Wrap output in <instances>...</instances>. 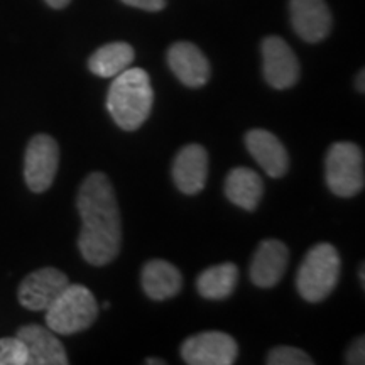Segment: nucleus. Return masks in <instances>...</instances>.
I'll list each match as a JSON object with an SVG mask.
<instances>
[{
  "label": "nucleus",
  "mask_w": 365,
  "mask_h": 365,
  "mask_svg": "<svg viewBox=\"0 0 365 365\" xmlns=\"http://www.w3.org/2000/svg\"><path fill=\"white\" fill-rule=\"evenodd\" d=\"M261 51L264 78L272 88H291L299 80V61L284 39L269 36L262 41Z\"/></svg>",
  "instance_id": "obj_8"
},
{
  "label": "nucleus",
  "mask_w": 365,
  "mask_h": 365,
  "mask_svg": "<svg viewBox=\"0 0 365 365\" xmlns=\"http://www.w3.org/2000/svg\"><path fill=\"white\" fill-rule=\"evenodd\" d=\"M225 195L237 207L252 212L262 200V178L249 168H234L227 175Z\"/></svg>",
  "instance_id": "obj_17"
},
{
  "label": "nucleus",
  "mask_w": 365,
  "mask_h": 365,
  "mask_svg": "<svg viewBox=\"0 0 365 365\" xmlns=\"http://www.w3.org/2000/svg\"><path fill=\"white\" fill-rule=\"evenodd\" d=\"M17 339L26 346V365H66L65 346L53 330L39 325H26L17 330Z\"/></svg>",
  "instance_id": "obj_12"
},
{
  "label": "nucleus",
  "mask_w": 365,
  "mask_h": 365,
  "mask_svg": "<svg viewBox=\"0 0 365 365\" xmlns=\"http://www.w3.org/2000/svg\"><path fill=\"white\" fill-rule=\"evenodd\" d=\"M97 317L98 303L88 287L68 284L46 309V325L59 335H73L90 328Z\"/></svg>",
  "instance_id": "obj_4"
},
{
  "label": "nucleus",
  "mask_w": 365,
  "mask_h": 365,
  "mask_svg": "<svg viewBox=\"0 0 365 365\" xmlns=\"http://www.w3.org/2000/svg\"><path fill=\"white\" fill-rule=\"evenodd\" d=\"M140 284L144 293L154 301L175 298L182 287V276L180 269L171 262L154 259L145 264L140 272Z\"/></svg>",
  "instance_id": "obj_16"
},
{
  "label": "nucleus",
  "mask_w": 365,
  "mask_h": 365,
  "mask_svg": "<svg viewBox=\"0 0 365 365\" xmlns=\"http://www.w3.org/2000/svg\"><path fill=\"white\" fill-rule=\"evenodd\" d=\"M208 154L200 144L185 145L173 163V180L185 195L200 193L207 185Z\"/></svg>",
  "instance_id": "obj_13"
},
{
  "label": "nucleus",
  "mask_w": 365,
  "mask_h": 365,
  "mask_svg": "<svg viewBox=\"0 0 365 365\" xmlns=\"http://www.w3.org/2000/svg\"><path fill=\"white\" fill-rule=\"evenodd\" d=\"M76 208L81 217V255L91 266H107L120 252L122 222L115 191L103 173H91L85 178Z\"/></svg>",
  "instance_id": "obj_1"
},
{
  "label": "nucleus",
  "mask_w": 365,
  "mask_h": 365,
  "mask_svg": "<svg viewBox=\"0 0 365 365\" xmlns=\"http://www.w3.org/2000/svg\"><path fill=\"white\" fill-rule=\"evenodd\" d=\"M287 262H289V250L286 244L277 239L264 240L259 244L250 262V279L262 289L274 287L284 276Z\"/></svg>",
  "instance_id": "obj_11"
},
{
  "label": "nucleus",
  "mask_w": 365,
  "mask_h": 365,
  "mask_svg": "<svg viewBox=\"0 0 365 365\" xmlns=\"http://www.w3.org/2000/svg\"><path fill=\"white\" fill-rule=\"evenodd\" d=\"M153 103V85L143 68H127L113 76L107 95V108L120 129H139L150 115Z\"/></svg>",
  "instance_id": "obj_2"
},
{
  "label": "nucleus",
  "mask_w": 365,
  "mask_h": 365,
  "mask_svg": "<svg viewBox=\"0 0 365 365\" xmlns=\"http://www.w3.org/2000/svg\"><path fill=\"white\" fill-rule=\"evenodd\" d=\"M59 166L58 143L48 134H38L29 140L24 158V178L34 193L51 188Z\"/></svg>",
  "instance_id": "obj_6"
},
{
  "label": "nucleus",
  "mask_w": 365,
  "mask_h": 365,
  "mask_svg": "<svg viewBox=\"0 0 365 365\" xmlns=\"http://www.w3.org/2000/svg\"><path fill=\"white\" fill-rule=\"evenodd\" d=\"M345 362L352 364V365L365 364V340H364V336H360V339H357L352 345H350V349L346 350Z\"/></svg>",
  "instance_id": "obj_22"
},
{
  "label": "nucleus",
  "mask_w": 365,
  "mask_h": 365,
  "mask_svg": "<svg viewBox=\"0 0 365 365\" xmlns=\"http://www.w3.org/2000/svg\"><path fill=\"white\" fill-rule=\"evenodd\" d=\"M70 2L71 0H46V4L53 9H65Z\"/></svg>",
  "instance_id": "obj_24"
},
{
  "label": "nucleus",
  "mask_w": 365,
  "mask_h": 365,
  "mask_svg": "<svg viewBox=\"0 0 365 365\" xmlns=\"http://www.w3.org/2000/svg\"><path fill=\"white\" fill-rule=\"evenodd\" d=\"M26 346L17 336L0 339V365H26Z\"/></svg>",
  "instance_id": "obj_21"
},
{
  "label": "nucleus",
  "mask_w": 365,
  "mask_h": 365,
  "mask_svg": "<svg viewBox=\"0 0 365 365\" xmlns=\"http://www.w3.org/2000/svg\"><path fill=\"white\" fill-rule=\"evenodd\" d=\"M68 284L70 281L65 272L56 267H43L27 274L21 282L17 296L22 307L31 312H46Z\"/></svg>",
  "instance_id": "obj_9"
},
{
  "label": "nucleus",
  "mask_w": 365,
  "mask_h": 365,
  "mask_svg": "<svg viewBox=\"0 0 365 365\" xmlns=\"http://www.w3.org/2000/svg\"><path fill=\"white\" fill-rule=\"evenodd\" d=\"M364 78H365V73H364V70H362V71L359 73V76H357V90L360 91V93H364V91H365Z\"/></svg>",
  "instance_id": "obj_25"
},
{
  "label": "nucleus",
  "mask_w": 365,
  "mask_h": 365,
  "mask_svg": "<svg viewBox=\"0 0 365 365\" xmlns=\"http://www.w3.org/2000/svg\"><path fill=\"white\" fill-rule=\"evenodd\" d=\"M364 269H365V266H360V281H362V284L365 282V274H364Z\"/></svg>",
  "instance_id": "obj_27"
},
{
  "label": "nucleus",
  "mask_w": 365,
  "mask_h": 365,
  "mask_svg": "<svg viewBox=\"0 0 365 365\" xmlns=\"http://www.w3.org/2000/svg\"><path fill=\"white\" fill-rule=\"evenodd\" d=\"M102 308L103 309H108V308H110V303H108V301H105V303L102 304Z\"/></svg>",
  "instance_id": "obj_28"
},
{
  "label": "nucleus",
  "mask_w": 365,
  "mask_h": 365,
  "mask_svg": "<svg viewBox=\"0 0 365 365\" xmlns=\"http://www.w3.org/2000/svg\"><path fill=\"white\" fill-rule=\"evenodd\" d=\"M327 185L333 195L352 198L364 190L365 171L362 149L354 143H335L325 163Z\"/></svg>",
  "instance_id": "obj_5"
},
{
  "label": "nucleus",
  "mask_w": 365,
  "mask_h": 365,
  "mask_svg": "<svg viewBox=\"0 0 365 365\" xmlns=\"http://www.w3.org/2000/svg\"><path fill=\"white\" fill-rule=\"evenodd\" d=\"M122 2L130 7L143 9V11L148 12H158L166 7V0H122Z\"/></svg>",
  "instance_id": "obj_23"
},
{
  "label": "nucleus",
  "mask_w": 365,
  "mask_h": 365,
  "mask_svg": "<svg viewBox=\"0 0 365 365\" xmlns=\"http://www.w3.org/2000/svg\"><path fill=\"white\" fill-rule=\"evenodd\" d=\"M145 364H148V365H164L166 362H164V360H159V359L150 357V359L145 360Z\"/></svg>",
  "instance_id": "obj_26"
},
{
  "label": "nucleus",
  "mask_w": 365,
  "mask_h": 365,
  "mask_svg": "<svg viewBox=\"0 0 365 365\" xmlns=\"http://www.w3.org/2000/svg\"><path fill=\"white\" fill-rule=\"evenodd\" d=\"M239 345L228 333L203 331L182 341L181 357L190 365H232Z\"/></svg>",
  "instance_id": "obj_7"
},
{
  "label": "nucleus",
  "mask_w": 365,
  "mask_h": 365,
  "mask_svg": "<svg viewBox=\"0 0 365 365\" xmlns=\"http://www.w3.org/2000/svg\"><path fill=\"white\" fill-rule=\"evenodd\" d=\"M269 365H313V360L296 346H276L267 355Z\"/></svg>",
  "instance_id": "obj_20"
},
{
  "label": "nucleus",
  "mask_w": 365,
  "mask_h": 365,
  "mask_svg": "<svg viewBox=\"0 0 365 365\" xmlns=\"http://www.w3.org/2000/svg\"><path fill=\"white\" fill-rule=\"evenodd\" d=\"M168 65L182 85L200 88L210 80V63L205 54L191 43H176L168 51Z\"/></svg>",
  "instance_id": "obj_14"
},
{
  "label": "nucleus",
  "mask_w": 365,
  "mask_h": 365,
  "mask_svg": "<svg viewBox=\"0 0 365 365\" xmlns=\"http://www.w3.org/2000/svg\"><path fill=\"white\" fill-rule=\"evenodd\" d=\"M291 24L307 43H319L331 31V12L325 0H289Z\"/></svg>",
  "instance_id": "obj_10"
},
{
  "label": "nucleus",
  "mask_w": 365,
  "mask_h": 365,
  "mask_svg": "<svg viewBox=\"0 0 365 365\" xmlns=\"http://www.w3.org/2000/svg\"><path fill=\"white\" fill-rule=\"evenodd\" d=\"M237 282H239V269L235 264L223 262L205 269L196 279V289L205 299L222 301L234 293Z\"/></svg>",
  "instance_id": "obj_18"
},
{
  "label": "nucleus",
  "mask_w": 365,
  "mask_h": 365,
  "mask_svg": "<svg viewBox=\"0 0 365 365\" xmlns=\"http://www.w3.org/2000/svg\"><path fill=\"white\" fill-rule=\"evenodd\" d=\"M341 271L339 250L331 244H318L308 250L301 262L296 286L301 298L308 303L327 299L335 289Z\"/></svg>",
  "instance_id": "obj_3"
},
{
  "label": "nucleus",
  "mask_w": 365,
  "mask_h": 365,
  "mask_svg": "<svg viewBox=\"0 0 365 365\" xmlns=\"http://www.w3.org/2000/svg\"><path fill=\"white\" fill-rule=\"evenodd\" d=\"M134 61V49L127 43H110L98 48L88 59V68L93 75L113 78Z\"/></svg>",
  "instance_id": "obj_19"
},
{
  "label": "nucleus",
  "mask_w": 365,
  "mask_h": 365,
  "mask_svg": "<svg viewBox=\"0 0 365 365\" xmlns=\"http://www.w3.org/2000/svg\"><path fill=\"white\" fill-rule=\"evenodd\" d=\"M245 145L255 163L266 171L267 176L281 178L289 170V156L279 139L272 132L252 129L245 135Z\"/></svg>",
  "instance_id": "obj_15"
}]
</instances>
